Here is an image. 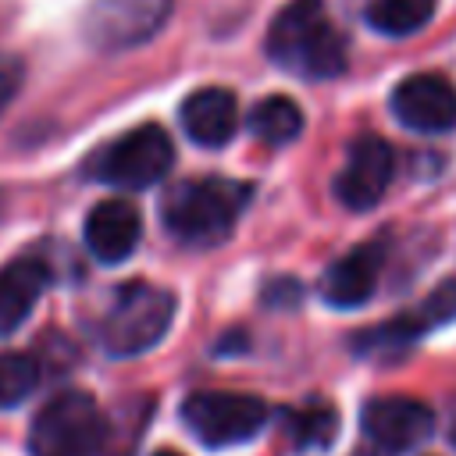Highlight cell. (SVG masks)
<instances>
[{"label":"cell","instance_id":"1","mask_svg":"<svg viewBox=\"0 0 456 456\" xmlns=\"http://www.w3.org/2000/svg\"><path fill=\"white\" fill-rule=\"evenodd\" d=\"M267 53L303 78H331L346 68V39L331 25L324 0H289L267 28Z\"/></svg>","mask_w":456,"mask_h":456},{"label":"cell","instance_id":"2","mask_svg":"<svg viewBox=\"0 0 456 456\" xmlns=\"http://www.w3.org/2000/svg\"><path fill=\"white\" fill-rule=\"evenodd\" d=\"M249 203V185L232 178H185L160 200L164 228L185 246H217Z\"/></svg>","mask_w":456,"mask_h":456},{"label":"cell","instance_id":"3","mask_svg":"<svg viewBox=\"0 0 456 456\" xmlns=\"http://www.w3.org/2000/svg\"><path fill=\"white\" fill-rule=\"evenodd\" d=\"M171 317H175V296L167 289L128 281L118 289L100 324V346L110 356H139L164 338Z\"/></svg>","mask_w":456,"mask_h":456},{"label":"cell","instance_id":"4","mask_svg":"<svg viewBox=\"0 0 456 456\" xmlns=\"http://www.w3.org/2000/svg\"><path fill=\"white\" fill-rule=\"evenodd\" d=\"M103 417L93 395L61 392L32 420L28 452L32 456H96L103 449Z\"/></svg>","mask_w":456,"mask_h":456},{"label":"cell","instance_id":"5","mask_svg":"<svg viewBox=\"0 0 456 456\" xmlns=\"http://www.w3.org/2000/svg\"><path fill=\"white\" fill-rule=\"evenodd\" d=\"M175 160V146L160 125H139L103 146L93 160V175L118 189H146L157 185Z\"/></svg>","mask_w":456,"mask_h":456},{"label":"cell","instance_id":"6","mask_svg":"<svg viewBox=\"0 0 456 456\" xmlns=\"http://www.w3.org/2000/svg\"><path fill=\"white\" fill-rule=\"evenodd\" d=\"M182 420L203 445L221 449L253 438L267 420V406L246 392H192L182 403Z\"/></svg>","mask_w":456,"mask_h":456},{"label":"cell","instance_id":"7","mask_svg":"<svg viewBox=\"0 0 456 456\" xmlns=\"http://www.w3.org/2000/svg\"><path fill=\"white\" fill-rule=\"evenodd\" d=\"M171 14V0H93L82 32L96 50H128L146 43Z\"/></svg>","mask_w":456,"mask_h":456},{"label":"cell","instance_id":"8","mask_svg":"<svg viewBox=\"0 0 456 456\" xmlns=\"http://www.w3.org/2000/svg\"><path fill=\"white\" fill-rule=\"evenodd\" d=\"M435 428L431 410L410 395H378L363 406V435L381 452H406Z\"/></svg>","mask_w":456,"mask_h":456},{"label":"cell","instance_id":"9","mask_svg":"<svg viewBox=\"0 0 456 456\" xmlns=\"http://www.w3.org/2000/svg\"><path fill=\"white\" fill-rule=\"evenodd\" d=\"M392 146L378 135H360L349 153H346V167L335 178V196L349 207V210H370L388 182H392Z\"/></svg>","mask_w":456,"mask_h":456},{"label":"cell","instance_id":"10","mask_svg":"<svg viewBox=\"0 0 456 456\" xmlns=\"http://www.w3.org/2000/svg\"><path fill=\"white\" fill-rule=\"evenodd\" d=\"M392 110L413 132H449L456 128V86L431 71L410 75L395 86Z\"/></svg>","mask_w":456,"mask_h":456},{"label":"cell","instance_id":"11","mask_svg":"<svg viewBox=\"0 0 456 456\" xmlns=\"http://www.w3.org/2000/svg\"><path fill=\"white\" fill-rule=\"evenodd\" d=\"M385 267V242L381 239H367L356 249H349L342 260H335L324 278H321V296L331 306H360L370 299V292L378 289Z\"/></svg>","mask_w":456,"mask_h":456},{"label":"cell","instance_id":"12","mask_svg":"<svg viewBox=\"0 0 456 456\" xmlns=\"http://www.w3.org/2000/svg\"><path fill=\"white\" fill-rule=\"evenodd\" d=\"M142 221L139 210L125 200H103L86 217V246L103 264H121L139 246Z\"/></svg>","mask_w":456,"mask_h":456},{"label":"cell","instance_id":"13","mask_svg":"<svg viewBox=\"0 0 456 456\" xmlns=\"http://www.w3.org/2000/svg\"><path fill=\"white\" fill-rule=\"evenodd\" d=\"M235 121H239L235 96L221 86L196 89L182 103V125H185L189 139L200 146H224L235 135Z\"/></svg>","mask_w":456,"mask_h":456},{"label":"cell","instance_id":"14","mask_svg":"<svg viewBox=\"0 0 456 456\" xmlns=\"http://www.w3.org/2000/svg\"><path fill=\"white\" fill-rule=\"evenodd\" d=\"M46 281H50L46 264H39L32 256H21L0 271V335L14 331L32 314Z\"/></svg>","mask_w":456,"mask_h":456},{"label":"cell","instance_id":"15","mask_svg":"<svg viewBox=\"0 0 456 456\" xmlns=\"http://www.w3.org/2000/svg\"><path fill=\"white\" fill-rule=\"evenodd\" d=\"M249 128L256 139H264L267 146H285L299 135L303 128V110L296 107V100L289 96H264L253 114H249Z\"/></svg>","mask_w":456,"mask_h":456},{"label":"cell","instance_id":"16","mask_svg":"<svg viewBox=\"0 0 456 456\" xmlns=\"http://www.w3.org/2000/svg\"><path fill=\"white\" fill-rule=\"evenodd\" d=\"M285 435L296 452H321L335 438V410L328 403H310V406L289 410Z\"/></svg>","mask_w":456,"mask_h":456},{"label":"cell","instance_id":"17","mask_svg":"<svg viewBox=\"0 0 456 456\" xmlns=\"http://www.w3.org/2000/svg\"><path fill=\"white\" fill-rule=\"evenodd\" d=\"M435 0H374L367 7V25L381 36H410L428 25Z\"/></svg>","mask_w":456,"mask_h":456},{"label":"cell","instance_id":"18","mask_svg":"<svg viewBox=\"0 0 456 456\" xmlns=\"http://www.w3.org/2000/svg\"><path fill=\"white\" fill-rule=\"evenodd\" d=\"M39 381V367L28 353H0V410L18 406L21 399H28V392Z\"/></svg>","mask_w":456,"mask_h":456},{"label":"cell","instance_id":"19","mask_svg":"<svg viewBox=\"0 0 456 456\" xmlns=\"http://www.w3.org/2000/svg\"><path fill=\"white\" fill-rule=\"evenodd\" d=\"M417 314L424 317V324H428V328H435V324H442V321L456 317V281H442V285L428 296V303H424Z\"/></svg>","mask_w":456,"mask_h":456},{"label":"cell","instance_id":"20","mask_svg":"<svg viewBox=\"0 0 456 456\" xmlns=\"http://www.w3.org/2000/svg\"><path fill=\"white\" fill-rule=\"evenodd\" d=\"M21 86V61L14 57H0V110L11 103V96Z\"/></svg>","mask_w":456,"mask_h":456},{"label":"cell","instance_id":"21","mask_svg":"<svg viewBox=\"0 0 456 456\" xmlns=\"http://www.w3.org/2000/svg\"><path fill=\"white\" fill-rule=\"evenodd\" d=\"M153 456H182V452H171V449H160V452H153Z\"/></svg>","mask_w":456,"mask_h":456},{"label":"cell","instance_id":"22","mask_svg":"<svg viewBox=\"0 0 456 456\" xmlns=\"http://www.w3.org/2000/svg\"><path fill=\"white\" fill-rule=\"evenodd\" d=\"M452 438H456V435H452Z\"/></svg>","mask_w":456,"mask_h":456}]
</instances>
